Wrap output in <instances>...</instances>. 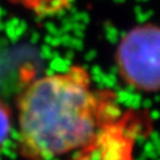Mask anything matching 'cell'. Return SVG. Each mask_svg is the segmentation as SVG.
<instances>
[{"instance_id": "1", "label": "cell", "mask_w": 160, "mask_h": 160, "mask_svg": "<svg viewBox=\"0 0 160 160\" xmlns=\"http://www.w3.org/2000/svg\"><path fill=\"white\" fill-rule=\"evenodd\" d=\"M18 145L30 160H49L84 146L120 118L116 94L92 87L86 67L36 78L17 98Z\"/></svg>"}, {"instance_id": "2", "label": "cell", "mask_w": 160, "mask_h": 160, "mask_svg": "<svg viewBox=\"0 0 160 160\" xmlns=\"http://www.w3.org/2000/svg\"><path fill=\"white\" fill-rule=\"evenodd\" d=\"M121 80L143 92H160V26L142 24L122 36L115 51Z\"/></svg>"}, {"instance_id": "3", "label": "cell", "mask_w": 160, "mask_h": 160, "mask_svg": "<svg viewBox=\"0 0 160 160\" xmlns=\"http://www.w3.org/2000/svg\"><path fill=\"white\" fill-rule=\"evenodd\" d=\"M23 7L38 18L55 17L68 11L75 0H7Z\"/></svg>"}, {"instance_id": "4", "label": "cell", "mask_w": 160, "mask_h": 160, "mask_svg": "<svg viewBox=\"0 0 160 160\" xmlns=\"http://www.w3.org/2000/svg\"><path fill=\"white\" fill-rule=\"evenodd\" d=\"M12 131V110L0 98V151L4 148Z\"/></svg>"}]
</instances>
